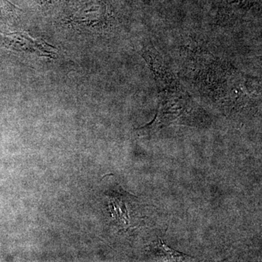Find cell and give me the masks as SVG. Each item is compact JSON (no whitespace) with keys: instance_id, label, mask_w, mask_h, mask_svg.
Instances as JSON below:
<instances>
[{"instance_id":"obj_2","label":"cell","mask_w":262,"mask_h":262,"mask_svg":"<svg viewBox=\"0 0 262 262\" xmlns=\"http://www.w3.org/2000/svg\"><path fill=\"white\" fill-rule=\"evenodd\" d=\"M101 8L98 5H83L71 17V23L87 27L101 24L106 16Z\"/></svg>"},{"instance_id":"obj_4","label":"cell","mask_w":262,"mask_h":262,"mask_svg":"<svg viewBox=\"0 0 262 262\" xmlns=\"http://www.w3.org/2000/svg\"><path fill=\"white\" fill-rule=\"evenodd\" d=\"M54 1H60V0H51V2H54ZM63 1H66V0H63Z\"/></svg>"},{"instance_id":"obj_3","label":"cell","mask_w":262,"mask_h":262,"mask_svg":"<svg viewBox=\"0 0 262 262\" xmlns=\"http://www.w3.org/2000/svg\"><path fill=\"white\" fill-rule=\"evenodd\" d=\"M22 10L8 0H0V16L3 18H13L18 16Z\"/></svg>"},{"instance_id":"obj_1","label":"cell","mask_w":262,"mask_h":262,"mask_svg":"<svg viewBox=\"0 0 262 262\" xmlns=\"http://www.w3.org/2000/svg\"><path fill=\"white\" fill-rule=\"evenodd\" d=\"M0 46L15 53L54 59L57 49L41 38H33L27 32L0 33Z\"/></svg>"}]
</instances>
